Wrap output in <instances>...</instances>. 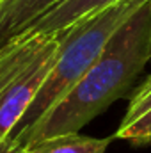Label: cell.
<instances>
[{
    "label": "cell",
    "mask_w": 151,
    "mask_h": 153,
    "mask_svg": "<svg viewBox=\"0 0 151 153\" xmlns=\"http://www.w3.org/2000/svg\"><path fill=\"white\" fill-rule=\"evenodd\" d=\"M64 30L16 38L0 48V153H18L11 137L50 73Z\"/></svg>",
    "instance_id": "cell-3"
},
{
    "label": "cell",
    "mask_w": 151,
    "mask_h": 153,
    "mask_svg": "<svg viewBox=\"0 0 151 153\" xmlns=\"http://www.w3.org/2000/svg\"><path fill=\"white\" fill-rule=\"evenodd\" d=\"M115 139L130 141L132 144H151V103L132 116H123L115 134Z\"/></svg>",
    "instance_id": "cell-7"
},
{
    "label": "cell",
    "mask_w": 151,
    "mask_h": 153,
    "mask_svg": "<svg viewBox=\"0 0 151 153\" xmlns=\"http://www.w3.org/2000/svg\"><path fill=\"white\" fill-rule=\"evenodd\" d=\"M117 0H61L57 5H53L50 11H46L41 18H38L21 36H32V34H50L59 32L73 25L75 22L82 20L84 16L110 5Z\"/></svg>",
    "instance_id": "cell-5"
},
{
    "label": "cell",
    "mask_w": 151,
    "mask_h": 153,
    "mask_svg": "<svg viewBox=\"0 0 151 153\" xmlns=\"http://www.w3.org/2000/svg\"><path fill=\"white\" fill-rule=\"evenodd\" d=\"M151 59V0L144 2L107 41L93 66L18 141L23 153L41 141L78 134L130 91Z\"/></svg>",
    "instance_id": "cell-1"
},
{
    "label": "cell",
    "mask_w": 151,
    "mask_h": 153,
    "mask_svg": "<svg viewBox=\"0 0 151 153\" xmlns=\"http://www.w3.org/2000/svg\"><path fill=\"white\" fill-rule=\"evenodd\" d=\"M61 0H0V48L21 36Z\"/></svg>",
    "instance_id": "cell-4"
},
{
    "label": "cell",
    "mask_w": 151,
    "mask_h": 153,
    "mask_svg": "<svg viewBox=\"0 0 151 153\" xmlns=\"http://www.w3.org/2000/svg\"><path fill=\"white\" fill-rule=\"evenodd\" d=\"M144 2L148 0H117L64 29L59 55L11 137V144L16 152L21 153L16 148L20 137L75 85L98 59L112 34Z\"/></svg>",
    "instance_id": "cell-2"
},
{
    "label": "cell",
    "mask_w": 151,
    "mask_h": 153,
    "mask_svg": "<svg viewBox=\"0 0 151 153\" xmlns=\"http://www.w3.org/2000/svg\"><path fill=\"white\" fill-rule=\"evenodd\" d=\"M115 137H89L78 134H70V135H61L53 139L41 141L38 144H32L23 153H105Z\"/></svg>",
    "instance_id": "cell-6"
}]
</instances>
